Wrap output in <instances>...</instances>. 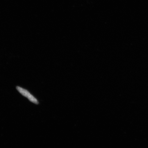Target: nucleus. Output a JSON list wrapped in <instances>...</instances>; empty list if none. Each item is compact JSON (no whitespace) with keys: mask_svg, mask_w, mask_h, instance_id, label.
I'll return each mask as SVG.
<instances>
[{"mask_svg":"<svg viewBox=\"0 0 148 148\" xmlns=\"http://www.w3.org/2000/svg\"><path fill=\"white\" fill-rule=\"evenodd\" d=\"M16 89L21 95L27 98V99L31 102L36 104H38L39 102L38 99L32 94H31L28 90L18 86L16 87Z\"/></svg>","mask_w":148,"mask_h":148,"instance_id":"obj_1","label":"nucleus"}]
</instances>
